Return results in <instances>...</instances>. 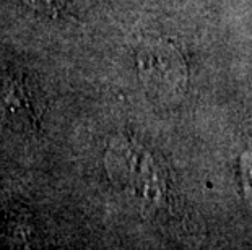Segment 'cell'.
Here are the masks:
<instances>
[{
  "instance_id": "2",
  "label": "cell",
  "mask_w": 252,
  "mask_h": 250,
  "mask_svg": "<svg viewBox=\"0 0 252 250\" xmlns=\"http://www.w3.org/2000/svg\"><path fill=\"white\" fill-rule=\"evenodd\" d=\"M36 12L54 20L68 18L72 15V0H23Z\"/></svg>"
},
{
  "instance_id": "1",
  "label": "cell",
  "mask_w": 252,
  "mask_h": 250,
  "mask_svg": "<svg viewBox=\"0 0 252 250\" xmlns=\"http://www.w3.org/2000/svg\"><path fill=\"white\" fill-rule=\"evenodd\" d=\"M140 70L145 83L158 89L173 91L186 83V65L176 47L158 42L140 56Z\"/></svg>"
}]
</instances>
